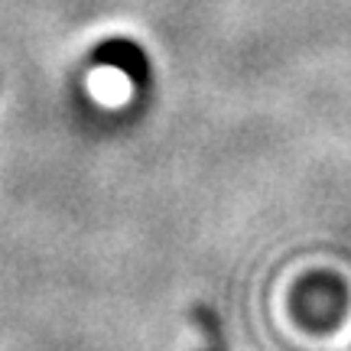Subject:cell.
<instances>
[{
    "mask_svg": "<svg viewBox=\"0 0 351 351\" xmlns=\"http://www.w3.org/2000/svg\"><path fill=\"white\" fill-rule=\"evenodd\" d=\"M199 328L208 335V341H212V348H205V351H225V345H221V332H218V326H215L212 315H202Z\"/></svg>",
    "mask_w": 351,
    "mask_h": 351,
    "instance_id": "6da1fadb",
    "label": "cell"
}]
</instances>
